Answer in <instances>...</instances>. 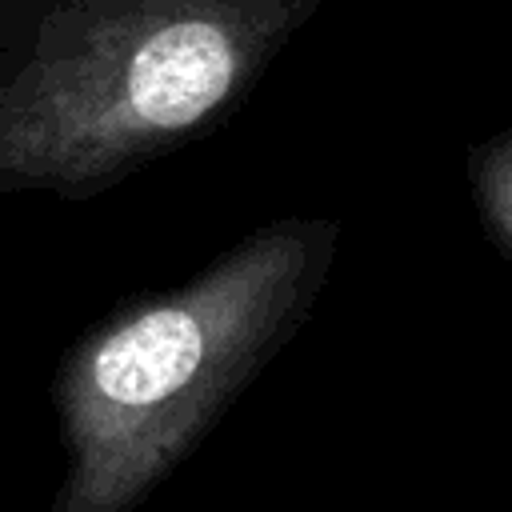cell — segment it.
Masks as SVG:
<instances>
[{
	"instance_id": "cell-1",
	"label": "cell",
	"mask_w": 512,
	"mask_h": 512,
	"mask_svg": "<svg viewBox=\"0 0 512 512\" xmlns=\"http://www.w3.org/2000/svg\"><path fill=\"white\" fill-rule=\"evenodd\" d=\"M324 0H0V196L92 200L220 128Z\"/></svg>"
},
{
	"instance_id": "cell-2",
	"label": "cell",
	"mask_w": 512,
	"mask_h": 512,
	"mask_svg": "<svg viewBox=\"0 0 512 512\" xmlns=\"http://www.w3.org/2000/svg\"><path fill=\"white\" fill-rule=\"evenodd\" d=\"M332 252V220H276L88 328L52 384L64 480L48 512L144 504L300 328Z\"/></svg>"
},
{
	"instance_id": "cell-3",
	"label": "cell",
	"mask_w": 512,
	"mask_h": 512,
	"mask_svg": "<svg viewBox=\"0 0 512 512\" xmlns=\"http://www.w3.org/2000/svg\"><path fill=\"white\" fill-rule=\"evenodd\" d=\"M472 188H476V204L480 216L488 220L496 248L508 252L512 248V136L496 132L488 144H480L472 152Z\"/></svg>"
}]
</instances>
